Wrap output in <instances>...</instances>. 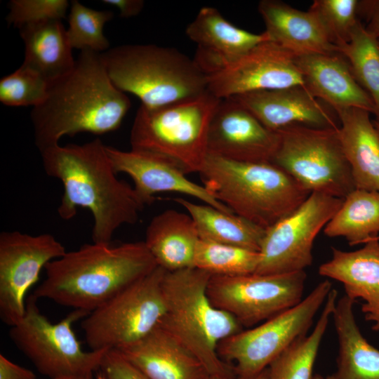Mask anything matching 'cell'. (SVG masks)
<instances>
[{
	"mask_svg": "<svg viewBox=\"0 0 379 379\" xmlns=\"http://www.w3.org/2000/svg\"><path fill=\"white\" fill-rule=\"evenodd\" d=\"M106 146L96 138L39 152L45 173L63 185L59 216L68 220L79 208H87L93 218L92 241L98 244L111 243L117 230L135 223L144 207L134 188L117 178Z\"/></svg>",
	"mask_w": 379,
	"mask_h": 379,
	"instance_id": "obj_1",
	"label": "cell"
},
{
	"mask_svg": "<svg viewBox=\"0 0 379 379\" xmlns=\"http://www.w3.org/2000/svg\"><path fill=\"white\" fill-rule=\"evenodd\" d=\"M131 105L110 80L101 53L81 50L73 69L50 82L45 99L31 111L35 145L41 152L64 135L114 131Z\"/></svg>",
	"mask_w": 379,
	"mask_h": 379,
	"instance_id": "obj_2",
	"label": "cell"
},
{
	"mask_svg": "<svg viewBox=\"0 0 379 379\" xmlns=\"http://www.w3.org/2000/svg\"><path fill=\"white\" fill-rule=\"evenodd\" d=\"M157 266L144 241H92L47 263L32 295L91 313Z\"/></svg>",
	"mask_w": 379,
	"mask_h": 379,
	"instance_id": "obj_3",
	"label": "cell"
},
{
	"mask_svg": "<svg viewBox=\"0 0 379 379\" xmlns=\"http://www.w3.org/2000/svg\"><path fill=\"white\" fill-rule=\"evenodd\" d=\"M199 173L218 201L265 230L293 213L311 194L272 163L240 162L208 153Z\"/></svg>",
	"mask_w": 379,
	"mask_h": 379,
	"instance_id": "obj_4",
	"label": "cell"
},
{
	"mask_svg": "<svg viewBox=\"0 0 379 379\" xmlns=\"http://www.w3.org/2000/svg\"><path fill=\"white\" fill-rule=\"evenodd\" d=\"M211 275L196 267L166 272L163 291L166 311L159 325L187 349L211 376H237L218 355L219 343L242 331L230 314L211 302L207 287Z\"/></svg>",
	"mask_w": 379,
	"mask_h": 379,
	"instance_id": "obj_5",
	"label": "cell"
},
{
	"mask_svg": "<svg viewBox=\"0 0 379 379\" xmlns=\"http://www.w3.org/2000/svg\"><path fill=\"white\" fill-rule=\"evenodd\" d=\"M113 84L147 107L161 106L208 91L207 75L179 50L154 44H126L101 53Z\"/></svg>",
	"mask_w": 379,
	"mask_h": 379,
	"instance_id": "obj_6",
	"label": "cell"
},
{
	"mask_svg": "<svg viewBox=\"0 0 379 379\" xmlns=\"http://www.w3.org/2000/svg\"><path fill=\"white\" fill-rule=\"evenodd\" d=\"M221 99L208 91L175 102L140 105L131 131V149L164 156L186 173H199L208 154L211 121Z\"/></svg>",
	"mask_w": 379,
	"mask_h": 379,
	"instance_id": "obj_7",
	"label": "cell"
},
{
	"mask_svg": "<svg viewBox=\"0 0 379 379\" xmlns=\"http://www.w3.org/2000/svg\"><path fill=\"white\" fill-rule=\"evenodd\" d=\"M37 298L26 300L22 319L11 327L9 337L41 373L49 378L93 379L107 350L84 351L73 330V324L89 313L73 310L60 321L53 324L40 311Z\"/></svg>",
	"mask_w": 379,
	"mask_h": 379,
	"instance_id": "obj_8",
	"label": "cell"
},
{
	"mask_svg": "<svg viewBox=\"0 0 379 379\" xmlns=\"http://www.w3.org/2000/svg\"><path fill=\"white\" fill-rule=\"evenodd\" d=\"M166 272L157 266L83 319L81 328L91 350L126 347L160 324L166 311Z\"/></svg>",
	"mask_w": 379,
	"mask_h": 379,
	"instance_id": "obj_9",
	"label": "cell"
},
{
	"mask_svg": "<svg viewBox=\"0 0 379 379\" xmlns=\"http://www.w3.org/2000/svg\"><path fill=\"white\" fill-rule=\"evenodd\" d=\"M338 130L306 126L281 130L271 163L311 193L344 199L356 187Z\"/></svg>",
	"mask_w": 379,
	"mask_h": 379,
	"instance_id": "obj_10",
	"label": "cell"
},
{
	"mask_svg": "<svg viewBox=\"0 0 379 379\" xmlns=\"http://www.w3.org/2000/svg\"><path fill=\"white\" fill-rule=\"evenodd\" d=\"M333 289L326 279L295 306L246 331L222 340L220 359L233 364L237 376L256 374L267 368L280 354L307 335L314 319Z\"/></svg>",
	"mask_w": 379,
	"mask_h": 379,
	"instance_id": "obj_11",
	"label": "cell"
},
{
	"mask_svg": "<svg viewBox=\"0 0 379 379\" xmlns=\"http://www.w3.org/2000/svg\"><path fill=\"white\" fill-rule=\"evenodd\" d=\"M305 270L241 276H211L207 294L211 303L243 326H254L295 306L303 299Z\"/></svg>",
	"mask_w": 379,
	"mask_h": 379,
	"instance_id": "obj_12",
	"label": "cell"
},
{
	"mask_svg": "<svg viewBox=\"0 0 379 379\" xmlns=\"http://www.w3.org/2000/svg\"><path fill=\"white\" fill-rule=\"evenodd\" d=\"M343 201V199L312 192L293 213L265 230L255 273L285 274L310 266L314 239Z\"/></svg>",
	"mask_w": 379,
	"mask_h": 379,
	"instance_id": "obj_13",
	"label": "cell"
},
{
	"mask_svg": "<svg viewBox=\"0 0 379 379\" xmlns=\"http://www.w3.org/2000/svg\"><path fill=\"white\" fill-rule=\"evenodd\" d=\"M67 251L52 234L19 231L0 233V317L9 326L18 323L26 308V294L49 262Z\"/></svg>",
	"mask_w": 379,
	"mask_h": 379,
	"instance_id": "obj_14",
	"label": "cell"
},
{
	"mask_svg": "<svg viewBox=\"0 0 379 379\" xmlns=\"http://www.w3.org/2000/svg\"><path fill=\"white\" fill-rule=\"evenodd\" d=\"M304 86L295 57L271 40L207 74L208 91L220 99Z\"/></svg>",
	"mask_w": 379,
	"mask_h": 379,
	"instance_id": "obj_15",
	"label": "cell"
},
{
	"mask_svg": "<svg viewBox=\"0 0 379 379\" xmlns=\"http://www.w3.org/2000/svg\"><path fill=\"white\" fill-rule=\"evenodd\" d=\"M279 134L268 129L233 98L221 99L208 129V153L250 163H271Z\"/></svg>",
	"mask_w": 379,
	"mask_h": 379,
	"instance_id": "obj_16",
	"label": "cell"
},
{
	"mask_svg": "<svg viewBox=\"0 0 379 379\" xmlns=\"http://www.w3.org/2000/svg\"><path fill=\"white\" fill-rule=\"evenodd\" d=\"M117 173L127 174L134 182V190L144 204L156 200L159 192H177L201 200L225 213H233L218 201L204 187L186 177V173L171 159L150 152L131 149L123 151L106 146Z\"/></svg>",
	"mask_w": 379,
	"mask_h": 379,
	"instance_id": "obj_17",
	"label": "cell"
},
{
	"mask_svg": "<svg viewBox=\"0 0 379 379\" xmlns=\"http://www.w3.org/2000/svg\"><path fill=\"white\" fill-rule=\"evenodd\" d=\"M232 98L276 133L293 126L338 128L340 126L335 111L304 86L255 91Z\"/></svg>",
	"mask_w": 379,
	"mask_h": 379,
	"instance_id": "obj_18",
	"label": "cell"
},
{
	"mask_svg": "<svg viewBox=\"0 0 379 379\" xmlns=\"http://www.w3.org/2000/svg\"><path fill=\"white\" fill-rule=\"evenodd\" d=\"M185 34L197 46L194 60L207 74L271 40L266 32L254 34L225 19L215 8L204 6L187 26Z\"/></svg>",
	"mask_w": 379,
	"mask_h": 379,
	"instance_id": "obj_19",
	"label": "cell"
},
{
	"mask_svg": "<svg viewBox=\"0 0 379 379\" xmlns=\"http://www.w3.org/2000/svg\"><path fill=\"white\" fill-rule=\"evenodd\" d=\"M295 62L306 89L335 113L357 108L375 114L371 98L356 81L340 53L298 56Z\"/></svg>",
	"mask_w": 379,
	"mask_h": 379,
	"instance_id": "obj_20",
	"label": "cell"
},
{
	"mask_svg": "<svg viewBox=\"0 0 379 379\" xmlns=\"http://www.w3.org/2000/svg\"><path fill=\"white\" fill-rule=\"evenodd\" d=\"M319 274L340 282L345 295L363 301L365 320L379 331V239L375 237L352 251L332 248L331 258L321 264Z\"/></svg>",
	"mask_w": 379,
	"mask_h": 379,
	"instance_id": "obj_21",
	"label": "cell"
},
{
	"mask_svg": "<svg viewBox=\"0 0 379 379\" xmlns=\"http://www.w3.org/2000/svg\"><path fill=\"white\" fill-rule=\"evenodd\" d=\"M258 10L271 41L295 57L339 53L317 17L279 0H262Z\"/></svg>",
	"mask_w": 379,
	"mask_h": 379,
	"instance_id": "obj_22",
	"label": "cell"
},
{
	"mask_svg": "<svg viewBox=\"0 0 379 379\" xmlns=\"http://www.w3.org/2000/svg\"><path fill=\"white\" fill-rule=\"evenodd\" d=\"M150 379H209L203 364L158 326L138 342L116 350Z\"/></svg>",
	"mask_w": 379,
	"mask_h": 379,
	"instance_id": "obj_23",
	"label": "cell"
},
{
	"mask_svg": "<svg viewBox=\"0 0 379 379\" xmlns=\"http://www.w3.org/2000/svg\"><path fill=\"white\" fill-rule=\"evenodd\" d=\"M338 137L350 166L355 187L379 192V131L366 110L336 112Z\"/></svg>",
	"mask_w": 379,
	"mask_h": 379,
	"instance_id": "obj_24",
	"label": "cell"
},
{
	"mask_svg": "<svg viewBox=\"0 0 379 379\" xmlns=\"http://www.w3.org/2000/svg\"><path fill=\"white\" fill-rule=\"evenodd\" d=\"M200 240L192 217L176 210H166L154 216L144 241L158 266L167 272L194 267Z\"/></svg>",
	"mask_w": 379,
	"mask_h": 379,
	"instance_id": "obj_25",
	"label": "cell"
},
{
	"mask_svg": "<svg viewBox=\"0 0 379 379\" xmlns=\"http://www.w3.org/2000/svg\"><path fill=\"white\" fill-rule=\"evenodd\" d=\"M18 29L25 46L23 65L39 73L48 84L73 69L76 60L62 20L30 23Z\"/></svg>",
	"mask_w": 379,
	"mask_h": 379,
	"instance_id": "obj_26",
	"label": "cell"
},
{
	"mask_svg": "<svg viewBox=\"0 0 379 379\" xmlns=\"http://www.w3.org/2000/svg\"><path fill=\"white\" fill-rule=\"evenodd\" d=\"M346 295L337 300L332 319L338 340V379H379V350L362 334L354 304Z\"/></svg>",
	"mask_w": 379,
	"mask_h": 379,
	"instance_id": "obj_27",
	"label": "cell"
},
{
	"mask_svg": "<svg viewBox=\"0 0 379 379\" xmlns=\"http://www.w3.org/2000/svg\"><path fill=\"white\" fill-rule=\"evenodd\" d=\"M174 201L192 217L201 239L260 251L265 233L262 227L208 204H197L182 198Z\"/></svg>",
	"mask_w": 379,
	"mask_h": 379,
	"instance_id": "obj_28",
	"label": "cell"
},
{
	"mask_svg": "<svg viewBox=\"0 0 379 379\" xmlns=\"http://www.w3.org/2000/svg\"><path fill=\"white\" fill-rule=\"evenodd\" d=\"M324 234L343 237L350 246L365 244L379 234V192L355 188L343 199Z\"/></svg>",
	"mask_w": 379,
	"mask_h": 379,
	"instance_id": "obj_29",
	"label": "cell"
},
{
	"mask_svg": "<svg viewBox=\"0 0 379 379\" xmlns=\"http://www.w3.org/2000/svg\"><path fill=\"white\" fill-rule=\"evenodd\" d=\"M332 289L314 329L280 354L268 366L270 379H312L316 358L337 302Z\"/></svg>",
	"mask_w": 379,
	"mask_h": 379,
	"instance_id": "obj_30",
	"label": "cell"
},
{
	"mask_svg": "<svg viewBox=\"0 0 379 379\" xmlns=\"http://www.w3.org/2000/svg\"><path fill=\"white\" fill-rule=\"evenodd\" d=\"M361 88L371 98L379 119V40L371 35L359 20L348 41L338 48Z\"/></svg>",
	"mask_w": 379,
	"mask_h": 379,
	"instance_id": "obj_31",
	"label": "cell"
},
{
	"mask_svg": "<svg viewBox=\"0 0 379 379\" xmlns=\"http://www.w3.org/2000/svg\"><path fill=\"white\" fill-rule=\"evenodd\" d=\"M259 262L258 251L200 239L194 267L211 276L235 277L255 273Z\"/></svg>",
	"mask_w": 379,
	"mask_h": 379,
	"instance_id": "obj_32",
	"label": "cell"
},
{
	"mask_svg": "<svg viewBox=\"0 0 379 379\" xmlns=\"http://www.w3.org/2000/svg\"><path fill=\"white\" fill-rule=\"evenodd\" d=\"M70 5L67 32L72 48L98 53L107 51L109 42L104 35L103 28L114 13L86 7L77 0L72 1Z\"/></svg>",
	"mask_w": 379,
	"mask_h": 379,
	"instance_id": "obj_33",
	"label": "cell"
},
{
	"mask_svg": "<svg viewBox=\"0 0 379 379\" xmlns=\"http://www.w3.org/2000/svg\"><path fill=\"white\" fill-rule=\"evenodd\" d=\"M358 0H315L309 8L338 48L347 43L357 22Z\"/></svg>",
	"mask_w": 379,
	"mask_h": 379,
	"instance_id": "obj_34",
	"label": "cell"
},
{
	"mask_svg": "<svg viewBox=\"0 0 379 379\" xmlns=\"http://www.w3.org/2000/svg\"><path fill=\"white\" fill-rule=\"evenodd\" d=\"M48 82L39 73L22 65L0 80V101L10 107H36L45 99Z\"/></svg>",
	"mask_w": 379,
	"mask_h": 379,
	"instance_id": "obj_35",
	"label": "cell"
},
{
	"mask_svg": "<svg viewBox=\"0 0 379 379\" xmlns=\"http://www.w3.org/2000/svg\"><path fill=\"white\" fill-rule=\"evenodd\" d=\"M6 20L9 25L20 27L66 17L69 3L67 0H11Z\"/></svg>",
	"mask_w": 379,
	"mask_h": 379,
	"instance_id": "obj_36",
	"label": "cell"
},
{
	"mask_svg": "<svg viewBox=\"0 0 379 379\" xmlns=\"http://www.w3.org/2000/svg\"><path fill=\"white\" fill-rule=\"evenodd\" d=\"M98 371L105 379H150L116 350L106 352Z\"/></svg>",
	"mask_w": 379,
	"mask_h": 379,
	"instance_id": "obj_37",
	"label": "cell"
},
{
	"mask_svg": "<svg viewBox=\"0 0 379 379\" xmlns=\"http://www.w3.org/2000/svg\"><path fill=\"white\" fill-rule=\"evenodd\" d=\"M358 14L366 18V31L379 39V0L359 1Z\"/></svg>",
	"mask_w": 379,
	"mask_h": 379,
	"instance_id": "obj_38",
	"label": "cell"
},
{
	"mask_svg": "<svg viewBox=\"0 0 379 379\" xmlns=\"http://www.w3.org/2000/svg\"><path fill=\"white\" fill-rule=\"evenodd\" d=\"M0 379H37L29 369L22 367L0 354Z\"/></svg>",
	"mask_w": 379,
	"mask_h": 379,
	"instance_id": "obj_39",
	"label": "cell"
},
{
	"mask_svg": "<svg viewBox=\"0 0 379 379\" xmlns=\"http://www.w3.org/2000/svg\"><path fill=\"white\" fill-rule=\"evenodd\" d=\"M103 4L117 8L122 18H131L138 15L143 9L145 2L142 0H103Z\"/></svg>",
	"mask_w": 379,
	"mask_h": 379,
	"instance_id": "obj_40",
	"label": "cell"
},
{
	"mask_svg": "<svg viewBox=\"0 0 379 379\" xmlns=\"http://www.w3.org/2000/svg\"><path fill=\"white\" fill-rule=\"evenodd\" d=\"M234 379H270L268 367L256 374L248 376H236Z\"/></svg>",
	"mask_w": 379,
	"mask_h": 379,
	"instance_id": "obj_41",
	"label": "cell"
},
{
	"mask_svg": "<svg viewBox=\"0 0 379 379\" xmlns=\"http://www.w3.org/2000/svg\"><path fill=\"white\" fill-rule=\"evenodd\" d=\"M312 379H338L335 374L329 375L327 376H323L320 374L314 375Z\"/></svg>",
	"mask_w": 379,
	"mask_h": 379,
	"instance_id": "obj_42",
	"label": "cell"
},
{
	"mask_svg": "<svg viewBox=\"0 0 379 379\" xmlns=\"http://www.w3.org/2000/svg\"><path fill=\"white\" fill-rule=\"evenodd\" d=\"M236 376H221V375H213L211 376L209 379H234Z\"/></svg>",
	"mask_w": 379,
	"mask_h": 379,
	"instance_id": "obj_43",
	"label": "cell"
},
{
	"mask_svg": "<svg viewBox=\"0 0 379 379\" xmlns=\"http://www.w3.org/2000/svg\"><path fill=\"white\" fill-rule=\"evenodd\" d=\"M95 378L96 379H105L104 375L100 371L96 372Z\"/></svg>",
	"mask_w": 379,
	"mask_h": 379,
	"instance_id": "obj_44",
	"label": "cell"
},
{
	"mask_svg": "<svg viewBox=\"0 0 379 379\" xmlns=\"http://www.w3.org/2000/svg\"><path fill=\"white\" fill-rule=\"evenodd\" d=\"M373 124H375V127L379 131V119H375L373 120Z\"/></svg>",
	"mask_w": 379,
	"mask_h": 379,
	"instance_id": "obj_45",
	"label": "cell"
},
{
	"mask_svg": "<svg viewBox=\"0 0 379 379\" xmlns=\"http://www.w3.org/2000/svg\"><path fill=\"white\" fill-rule=\"evenodd\" d=\"M49 379H88V378H53Z\"/></svg>",
	"mask_w": 379,
	"mask_h": 379,
	"instance_id": "obj_46",
	"label": "cell"
},
{
	"mask_svg": "<svg viewBox=\"0 0 379 379\" xmlns=\"http://www.w3.org/2000/svg\"><path fill=\"white\" fill-rule=\"evenodd\" d=\"M377 238L379 239V235L377 237Z\"/></svg>",
	"mask_w": 379,
	"mask_h": 379,
	"instance_id": "obj_47",
	"label": "cell"
},
{
	"mask_svg": "<svg viewBox=\"0 0 379 379\" xmlns=\"http://www.w3.org/2000/svg\"><path fill=\"white\" fill-rule=\"evenodd\" d=\"M379 40V39H378Z\"/></svg>",
	"mask_w": 379,
	"mask_h": 379,
	"instance_id": "obj_48",
	"label": "cell"
}]
</instances>
